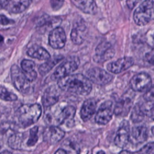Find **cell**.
<instances>
[{
  "label": "cell",
  "instance_id": "6da1fadb",
  "mask_svg": "<svg viewBox=\"0 0 154 154\" xmlns=\"http://www.w3.org/2000/svg\"><path fill=\"white\" fill-rule=\"evenodd\" d=\"M57 81L60 89L77 95H88L92 89L91 81L81 73L69 74Z\"/></svg>",
  "mask_w": 154,
  "mask_h": 154
},
{
  "label": "cell",
  "instance_id": "7a4b0ae2",
  "mask_svg": "<svg viewBox=\"0 0 154 154\" xmlns=\"http://www.w3.org/2000/svg\"><path fill=\"white\" fill-rule=\"evenodd\" d=\"M42 112V107L38 103L25 104L16 110V117L19 126L26 128L36 123Z\"/></svg>",
  "mask_w": 154,
  "mask_h": 154
},
{
  "label": "cell",
  "instance_id": "3957f363",
  "mask_svg": "<svg viewBox=\"0 0 154 154\" xmlns=\"http://www.w3.org/2000/svg\"><path fill=\"white\" fill-rule=\"evenodd\" d=\"M11 77L14 86L20 92L28 94L33 90L31 82L27 78L23 71L16 64L11 67Z\"/></svg>",
  "mask_w": 154,
  "mask_h": 154
},
{
  "label": "cell",
  "instance_id": "277c9868",
  "mask_svg": "<svg viewBox=\"0 0 154 154\" xmlns=\"http://www.w3.org/2000/svg\"><path fill=\"white\" fill-rule=\"evenodd\" d=\"M153 9V0H144L134 11L133 18L135 23L139 26L147 24L152 19Z\"/></svg>",
  "mask_w": 154,
  "mask_h": 154
},
{
  "label": "cell",
  "instance_id": "5b68a950",
  "mask_svg": "<svg viewBox=\"0 0 154 154\" xmlns=\"http://www.w3.org/2000/svg\"><path fill=\"white\" fill-rule=\"evenodd\" d=\"M79 63V60L76 57L73 56L68 58L57 68L52 75L51 79L56 81L70 74L78 69Z\"/></svg>",
  "mask_w": 154,
  "mask_h": 154
},
{
  "label": "cell",
  "instance_id": "8992f818",
  "mask_svg": "<svg viewBox=\"0 0 154 154\" xmlns=\"http://www.w3.org/2000/svg\"><path fill=\"white\" fill-rule=\"evenodd\" d=\"M86 76L91 82L99 85H106L113 79V76L111 74L99 67L90 69L86 72Z\"/></svg>",
  "mask_w": 154,
  "mask_h": 154
},
{
  "label": "cell",
  "instance_id": "52a82bcc",
  "mask_svg": "<svg viewBox=\"0 0 154 154\" xmlns=\"http://www.w3.org/2000/svg\"><path fill=\"white\" fill-rule=\"evenodd\" d=\"M129 84L134 91L138 92H145L152 86L150 76L145 72L135 75L131 78Z\"/></svg>",
  "mask_w": 154,
  "mask_h": 154
},
{
  "label": "cell",
  "instance_id": "ba28073f",
  "mask_svg": "<svg viewBox=\"0 0 154 154\" xmlns=\"http://www.w3.org/2000/svg\"><path fill=\"white\" fill-rule=\"evenodd\" d=\"M115 54V50L109 42L99 43L96 48L93 60L97 63H103L112 58Z\"/></svg>",
  "mask_w": 154,
  "mask_h": 154
},
{
  "label": "cell",
  "instance_id": "9c48e42d",
  "mask_svg": "<svg viewBox=\"0 0 154 154\" xmlns=\"http://www.w3.org/2000/svg\"><path fill=\"white\" fill-rule=\"evenodd\" d=\"M65 132L56 125H51L46 128L43 133L44 141L49 144H55L64 137Z\"/></svg>",
  "mask_w": 154,
  "mask_h": 154
},
{
  "label": "cell",
  "instance_id": "30bf717a",
  "mask_svg": "<svg viewBox=\"0 0 154 154\" xmlns=\"http://www.w3.org/2000/svg\"><path fill=\"white\" fill-rule=\"evenodd\" d=\"M112 105V102L109 100L100 105L95 116V121L97 124L106 125L111 120L113 114Z\"/></svg>",
  "mask_w": 154,
  "mask_h": 154
},
{
  "label": "cell",
  "instance_id": "8fae6325",
  "mask_svg": "<svg viewBox=\"0 0 154 154\" xmlns=\"http://www.w3.org/2000/svg\"><path fill=\"white\" fill-rule=\"evenodd\" d=\"M49 44L54 49L63 48L66 42V35L64 30L61 27H56L49 33Z\"/></svg>",
  "mask_w": 154,
  "mask_h": 154
},
{
  "label": "cell",
  "instance_id": "7c38bea8",
  "mask_svg": "<svg viewBox=\"0 0 154 154\" xmlns=\"http://www.w3.org/2000/svg\"><path fill=\"white\" fill-rule=\"evenodd\" d=\"M130 127L127 121L122 122L118 131H117L115 138V144L121 148L125 147L129 141Z\"/></svg>",
  "mask_w": 154,
  "mask_h": 154
},
{
  "label": "cell",
  "instance_id": "4fadbf2b",
  "mask_svg": "<svg viewBox=\"0 0 154 154\" xmlns=\"http://www.w3.org/2000/svg\"><path fill=\"white\" fill-rule=\"evenodd\" d=\"M134 63V61L132 58L125 57L109 63L106 68L108 71L112 73H119L133 66Z\"/></svg>",
  "mask_w": 154,
  "mask_h": 154
},
{
  "label": "cell",
  "instance_id": "5bb4252c",
  "mask_svg": "<svg viewBox=\"0 0 154 154\" xmlns=\"http://www.w3.org/2000/svg\"><path fill=\"white\" fill-rule=\"evenodd\" d=\"M60 96V91L58 87L55 85L49 87L45 91L42 101L43 105L45 108H49L55 105L58 101Z\"/></svg>",
  "mask_w": 154,
  "mask_h": 154
},
{
  "label": "cell",
  "instance_id": "9a60e30c",
  "mask_svg": "<svg viewBox=\"0 0 154 154\" xmlns=\"http://www.w3.org/2000/svg\"><path fill=\"white\" fill-rule=\"evenodd\" d=\"M32 0H7L5 8L12 13L24 11L31 4Z\"/></svg>",
  "mask_w": 154,
  "mask_h": 154
},
{
  "label": "cell",
  "instance_id": "2e32d148",
  "mask_svg": "<svg viewBox=\"0 0 154 154\" xmlns=\"http://www.w3.org/2000/svg\"><path fill=\"white\" fill-rule=\"evenodd\" d=\"M148 137V130L144 126L134 127L130 134L129 140L134 144H138L146 141Z\"/></svg>",
  "mask_w": 154,
  "mask_h": 154
},
{
  "label": "cell",
  "instance_id": "e0dca14e",
  "mask_svg": "<svg viewBox=\"0 0 154 154\" xmlns=\"http://www.w3.org/2000/svg\"><path fill=\"white\" fill-rule=\"evenodd\" d=\"M96 100L93 99H88L84 102L80 111V116L84 122L88 120L94 114L96 111Z\"/></svg>",
  "mask_w": 154,
  "mask_h": 154
},
{
  "label": "cell",
  "instance_id": "ac0fdd59",
  "mask_svg": "<svg viewBox=\"0 0 154 154\" xmlns=\"http://www.w3.org/2000/svg\"><path fill=\"white\" fill-rule=\"evenodd\" d=\"M76 112V109L73 106H66L58 112L57 122L58 125L73 122L74 117Z\"/></svg>",
  "mask_w": 154,
  "mask_h": 154
},
{
  "label": "cell",
  "instance_id": "d6986e66",
  "mask_svg": "<svg viewBox=\"0 0 154 154\" xmlns=\"http://www.w3.org/2000/svg\"><path fill=\"white\" fill-rule=\"evenodd\" d=\"M132 101L128 97L119 100L113 109V113L118 116H126L129 112Z\"/></svg>",
  "mask_w": 154,
  "mask_h": 154
},
{
  "label": "cell",
  "instance_id": "ffe728a7",
  "mask_svg": "<svg viewBox=\"0 0 154 154\" xmlns=\"http://www.w3.org/2000/svg\"><path fill=\"white\" fill-rule=\"evenodd\" d=\"M75 4L82 12L94 14L97 11V6L94 0H76Z\"/></svg>",
  "mask_w": 154,
  "mask_h": 154
},
{
  "label": "cell",
  "instance_id": "44dd1931",
  "mask_svg": "<svg viewBox=\"0 0 154 154\" xmlns=\"http://www.w3.org/2000/svg\"><path fill=\"white\" fill-rule=\"evenodd\" d=\"M27 54L31 57L41 60H48L51 57L49 53L44 48L38 45L30 47L27 51Z\"/></svg>",
  "mask_w": 154,
  "mask_h": 154
},
{
  "label": "cell",
  "instance_id": "7402d4cb",
  "mask_svg": "<svg viewBox=\"0 0 154 154\" xmlns=\"http://www.w3.org/2000/svg\"><path fill=\"white\" fill-rule=\"evenodd\" d=\"M35 66V63L30 60H23L21 63V67L22 70L25 73L27 78L32 82L37 76L36 72L34 70Z\"/></svg>",
  "mask_w": 154,
  "mask_h": 154
},
{
  "label": "cell",
  "instance_id": "603a6c76",
  "mask_svg": "<svg viewBox=\"0 0 154 154\" xmlns=\"http://www.w3.org/2000/svg\"><path fill=\"white\" fill-rule=\"evenodd\" d=\"M63 58V56L62 55H57L54 57L52 58L51 57L46 62L41 64L38 67L39 73L42 76H44L46 75L58 62L62 60Z\"/></svg>",
  "mask_w": 154,
  "mask_h": 154
},
{
  "label": "cell",
  "instance_id": "cb8c5ba5",
  "mask_svg": "<svg viewBox=\"0 0 154 154\" xmlns=\"http://www.w3.org/2000/svg\"><path fill=\"white\" fill-rule=\"evenodd\" d=\"M145 115L143 105L140 103H137L134 106L132 111L131 119L134 123H139L143 120Z\"/></svg>",
  "mask_w": 154,
  "mask_h": 154
},
{
  "label": "cell",
  "instance_id": "d4e9b609",
  "mask_svg": "<svg viewBox=\"0 0 154 154\" xmlns=\"http://www.w3.org/2000/svg\"><path fill=\"white\" fill-rule=\"evenodd\" d=\"M23 141V134L17 133L12 134L8 140V144L10 147L14 150H19Z\"/></svg>",
  "mask_w": 154,
  "mask_h": 154
},
{
  "label": "cell",
  "instance_id": "484cf974",
  "mask_svg": "<svg viewBox=\"0 0 154 154\" xmlns=\"http://www.w3.org/2000/svg\"><path fill=\"white\" fill-rule=\"evenodd\" d=\"M84 29L75 28L72 30L70 34L71 40L74 44L80 45L84 42V37L82 32Z\"/></svg>",
  "mask_w": 154,
  "mask_h": 154
},
{
  "label": "cell",
  "instance_id": "4316f807",
  "mask_svg": "<svg viewBox=\"0 0 154 154\" xmlns=\"http://www.w3.org/2000/svg\"><path fill=\"white\" fill-rule=\"evenodd\" d=\"M0 98L5 101H14L17 99V96L9 91L5 87H0Z\"/></svg>",
  "mask_w": 154,
  "mask_h": 154
},
{
  "label": "cell",
  "instance_id": "83f0119b",
  "mask_svg": "<svg viewBox=\"0 0 154 154\" xmlns=\"http://www.w3.org/2000/svg\"><path fill=\"white\" fill-rule=\"evenodd\" d=\"M38 131V126H36L30 129L29 137L26 142V144L28 146H29V147L33 146L37 142V141H38V135H37Z\"/></svg>",
  "mask_w": 154,
  "mask_h": 154
},
{
  "label": "cell",
  "instance_id": "f1b7e54d",
  "mask_svg": "<svg viewBox=\"0 0 154 154\" xmlns=\"http://www.w3.org/2000/svg\"><path fill=\"white\" fill-rule=\"evenodd\" d=\"M11 129V125L8 122L0 124V140H1Z\"/></svg>",
  "mask_w": 154,
  "mask_h": 154
},
{
  "label": "cell",
  "instance_id": "f546056e",
  "mask_svg": "<svg viewBox=\"0 0 154 154\" xmlns=\"http://www.w3.org/2000/svg\"><path fill=\"white\" fill-rule=\"evenodd\" d=\"M154 152V144L153 142L149 143L144 146L137 153H153Z\"/></svg>",
  "mask_w": 154,
  "mask_h": 154
},
{
  "label": "cell",
  "instance_id": "4dcf8cb0",
  "mask_svg": "<svg viewBox=\"0 0 154 154\" xmlns=\"http://www.w3.org/2000/svg\"><path fill=\"white\" fill-rule=\"evenodd\" d=\"M64 0H50V4L54 10H58L63 5Z\"/></svg>",
  "mask_w": 154,
  "mask_h": 154
},
{
  "label": "cell",
  "instance_id": "1f68e13d",
  "mask_svg": "<svg viewBox=\"0 0 154 154\" xmlns=\"http://www.w3.org/2000/svg\"><path fill=\"white\" fill-rule=\"evenodd\" d=\"M153 87L152 86L148 90L145 91L143 97L146 101H153Z\"/></svg>",
  "mask_w": 154,
  "mask_h": 154
},
{
  "label": "cell",
  "instance_id": "d6a6232c",
  "mask_svg": "<svg viewBox=\"0 0 154 154\" xmlns=\"http://www.w3.org/2000/svg\"><path fill=\"white\" fill-rule=\"evenodd\" d=\"M14 21L7 17L5 15L0 14V24L2 25H7L13 23Z\"/></svg>",
  "mask_w": 154,
  "mask_h": 154
},
{
  "label": "cell",
  "instance_id": "836d02e7",
  "mask_svg": "<svg viewBox=\"0 0 154 154\" xmlns=\"http://www.w3.org/2000/svg\"><path fill=\"white\" fill-rule=\"evenodd\" d=\"M141 0H126V5L129 8H134Z\"/></svg>",
  "mask_w": 154,
  "mask_h": 154
},
{
  "label": "cell",
  "instance_id": "e575fe53",
  "mask_svg": "<svg viewBox=\"0 0 154 154\" xmlns=\"http://www.w3.org/2000/svg\"><path fill=\"white\" fill-rule=\"evenodd\" d=\"M146 60L150 64H153V52L152 51L151 52H149L145 56Z\"/></svg>",
  "mask_w": 154,
  "mask_h": 154
},
{
  "label": "cell",
  "instance_id": "d590c367",
  "mask_svg": "<svg viewBox=\"0 0 154 154\" xmlns=\"http://www.w3.org/2000/svg\"><path fill=\"white\" fill-rule=\"evenodd\" d=\"M7 2V0H0V10L5 7Z\"/></svg>",
  "mask_w": 154,
  "mask_h": 154
},
{
  "label": "cell",
  "instance_id": "8d00e7d4",
  "mask_svg": "<svg viewBox=\"0 0 154 154\" xmlns=\"http://www.w3.org/2000/svg\"><path fill=\"white\" fill-rule=\"evenodd\" d=\"M55 153H67L66 151L64 149H59L58 150H57L56 152H55Z\"/></svg>",
  "mask_w": 154,
  "mask_h": 154
},
{
  "label": "cell",
  "instance_id": "74e56055",
  "mask_svg": "<svg viewBox=\"0 0 154 154\" xmlns=\"http://www.w3.org/2000/svg\"><path fill=\"white\" fill-rule=\"evenodd\" d=\"M3 40H4L3 37L0 34V43H1V42H2L3 41Z\"/></svg>",
  "mask_w": 154,
  "mask_h": 154
},
{
  "label": "cell",
  "instance_id": "f35d334b",
  "mask_svg": "<svg viewBox=\"0 0 154 154\" xmlns=\"http://www.w3.org/2000/svg\"><path fill=\"white\" fill-rule=\"evenodd\" d=\"M4 152H6V153H11L10 152H9V151H3V152H1V153H4Z\"/></svg>",
  "mask_w": 154,
  "mask_h": 154
}]
</instances>
